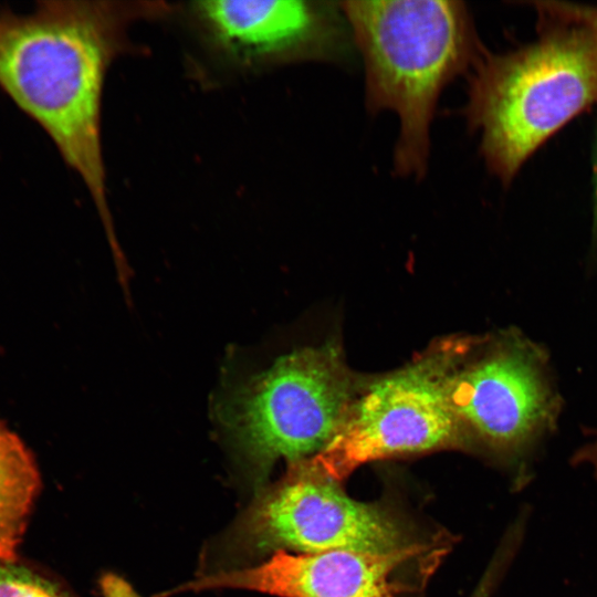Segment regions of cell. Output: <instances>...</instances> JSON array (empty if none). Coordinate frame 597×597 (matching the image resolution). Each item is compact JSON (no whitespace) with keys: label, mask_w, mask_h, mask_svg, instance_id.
<instances>
[{"label":"cell","mask_w":597,"mask_h":597,"mask_svg":"<svg viewBox=\"0 0 597 597\" xmlns=\"http://www.w3.org/2000/svg\"><path fill=\"white\" fill-rule=\"evenodd\" d=\"M0 597H76L54 576L20 556L0 559Z\"/></svg>","instance_id":"8fae6325"},{"label":"cell","mask_w":597,"mask_h":597,"mask_svg":"<svg viewBox=\"0 0 597 597\" xmlns=\"http://www.w3.org/2000/svg\"><path fill=\"white\" fill-rule=\"evenodd\" d=\"M450 398L469 440L505 457L524 454L552 430L561 405L544 352L516 333L472 338L451 374Z\"/></svg>","instance_id":"52a82bcc"},{"label":"cell","mask_w":597,"mask_h":597,"mask_svg":"<svg viewBox=\"0 0 597 597\" xmlns=\"http://www.w3.org/2000/svg\"><path fill=\"white\" fill-rule=\"evenodd\" d=\"M104 597H142L128 582L115 574H106L101 579Z\"/></svg>","instance_id":"7c38bea8"},{"label":"cell","mask_w":597,"mask_h":597,"mask_svg":"<svg viewBox=\"0 0 597 597\" xmlns=\"http://www.w3.org/2000/svg\"><path fill=\"white\" fill-rule=\"evenodd\" d=\"M41 474L31 450L0 419V559L19 557Z\"/></svg>","instance_id":"30bf717a"},{"label":"cell","mask_w":597,"mask_h":597,"mask_svg":"<svg viewBox=\"0 0 597 597\" xmlns=\"http://www.w3.org/2000/svg\"><path fill=\"white\" fill-rule=\"evenodd\" d=\"M206 63L243 76L329 55L339 40L335 10L314 1L208 0L175 4Z\"/></svg>","instance_id":"ba28073f"},{"label":"cell","mask_w":597,"mask_h":597,"mask_svg":"<svg viewBox=\"0 0 597 597\" xmlns=\"http://www.w3.org/2000/svg\"><path fill=\"white\" fill-rule=\"evenodd\" d=\"M426 548L415 543L385 553L276 551L256 566L209 574L174 591L233 588L277 597H397L394 573Z\"/></svg>","instance_id":"9c48e42d"},{"label":"cell","mask_w":597,"mask_h":597,"mask_svg":"<svg viewBox=\"0 0 597 597\" xmlns=\"http://www.w3.org/2000/svg\"><path fill=\"white\" fill-rule=\"evenodd\" d=\"M164 1H39L29 13L0 11V87L51 138L82 179L115 256L102 142L107 72L132 51L137 21L165 18Z\"/></svg>","instance_id":"6da1fadb"},{"label":"cell","mask_w":597,"mask_h":597,"mask_svg":"<svg viewBox=\"0 0 597 597\" xmlns=\"http://www.w3.org/2000/svg\"><path fill=\"white\" fill-rule=\"evenodd\" d=\"M365 65L366 106L392 111L400 130L394 150L398 176L422 178L430 126L441 91L483 55L462 1H342Z\"/></svg>","instance_id":"7a4b0ae2"},{"label":"cell","mask_w":597,"mask_h":597,"mask_svg":"<svg viewBox=\"0 0 597 597\" xmlns=\"http://www.w3.org/2000/svg\"><path fill=\"white\" fill-rule=\"evenodd\" d=\"M574 464H588L597 475V434L596 439L579 448L573 455Z\"/></svg>","instance_id":"4fadbf2b"},{"label":"cell","mask_w":597,"mask_h":597,"mask_svg":"<svg viewBox=\"0 0 597 597\" xmlns=\"http://www.w3.org/2000/svg\"><path fill=\"white\" fill-rule=\"evenodd\" d=\"M534 43L486 54L473 66L465 107L481 134V153L509 184L553 134L597 102V38L586 29L541 19Z\"/></svg>","instance_id":"3957f363"},{"label":"cell","mask_w":597,"mask_h":597,"mask_svg":"<svg viewBox=\"0 0 597 597\" xmlns=\"http://www.w3.org/2000/svg\"><path fill=\"white\" fill-rule=\"evenodd\" d=\"M356 394L337 347H304L229 388L217 415L243 467L262 482L277 460L291 464L323 451Z\"/></svg>","instance_id":"277c9868"},{"label":"cell","mask_w":597,"mask_h":597,"mask_svg":"<svg viewBox=\"0 0 597 597\" xmlns=\"http://www.w3.org/2000/svg\"><path fill=\"white\" fill-rule=\"evenodd\" d=\"M471 339H447L367 384L312 464L341 483L364 463L469 442L451 402L450 377Z\"/></svg>","instance_id":"5b68a950"},{"label":"cell","mask_w":597,"mask_h":597,"mask_svg":"<svg viewBox=\"0 0 597 597\" xmlns=\"http://www.w3.org/2000/svg\"><path fill=\"white\" fill-rule=\"evenodd\" d=\"M223 542L227 553L238 558L276 551L385 553L418 543L396 513L352 499L310 458L289 464L280 481L262 489Z\"/></svg>","instance_id":"8992f818"},{"label":"cell","mask_w":597,"mask_h":597,"mask_svg":"<svg viewBox=\"0 0 597 597\" xmlns=\"http://www.w3.org/2000/svg\"><path fill=\"white\" fill-rule=\"evenodd\" d=\"M594 229L597 233V139L595 148V164H594Z\"/></svg>","instance_id":"5bb4252c"}]
</instances>
